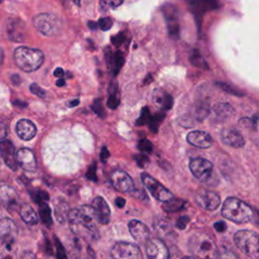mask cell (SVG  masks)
Masks as SVG:
<instances>
[{
	"mask_svg": "<svg viewBox=\"0 0 259 259\" xmlns=\"http://www.w3.org/2000/svg\"><path fill=\"white\" fill-rule=\"evenodd\" d=\"M218 232H224L226 230V224L224 222H218L213 226Z\"/></svg>",
	"mask_w": 259,
	"mask_h": 259,
	"instance_id": "681fc988",
	"label": "cell"
},
{
	"mask_svg": "<svg viewBox=\"0 0 259 259\" xmlns=\"http://www.w3.org/2000/svg\"><path fill=\"white\" fill-rule=\"evenodd\" d=\"M113 259H143L141 249L128 242H116L111 248Z\"/></svg>",
	"mask_w": 259,
	"mask_h": 259,
	"instance_id": "ba28073f",
	"label": "cell"
},
{
	"mask_svg": "<svg viewBox=\"0 0 259 259\" xmlns=\"http://www.w3.org/2000/svg\"><path fill=\"white\" fill-rule=\"evenodd\" d=\"M54 75L56 76V77H63V75H64V71H63V69L62 68H57L55 71H54Z\"/></svg>",
	"mask_w": 259,
	"mask_h": 259,
	"instance_id": "816d5d0a",
	"label": "cell"
},
{
	"mask_svg": "<svg viewBox=\"0 0 259 259\" xmlns=\"http://www.w3.org/2000/svg\"><path fill=\"white\" fill-rule=\"evenodd\" d=\"M119 104V98L116 94V91H113L110 93L108 99H107V106L111 109H114L117 107V105Z\"/></svg>",
	"mask_w": 259,
	"mask_h": 259,
	"instance_id": "ab89813d",
	"label": "cell"
},
{
	"mask_svg": "<svg viewBox=\"0 0 259 259\" xmlns=\"http://www.w3.org/2000/svg\"><path fill=\"white\" fill-rule=\"evenodd\" d=\"M17 136L24 141H29L34 138L36 134V127L32 121L29 119H19L15 127Z\"/></svg>",
	"mask_w": 259,
	"mask_h": 259,
	"instance_id": "d6986e66",
	"label": "cell"
},
{
	"mask_svg": "<svg viewBox=\"0 0 259 259\" xmlns=\"http://www.w3.org/2000/svg\"><path fill=\"white\" fill-rule=\"evenodd\" d=\"M189 169L193 176L203 183H208L214 175L212 164L203 158H192L189 162Z\"/></svg>",
	"mask_w": 259,
	"mask_h": 259,
	"instance_id": "52a82bcc",
	"label": "cell"
},
{
	"mask_svg": "<svg viewBox=\"0 0 259 259\" xmlns=\"http://www.w3.org/2000/svg\"><path fill=\"white\" fill-rule=\"evenodd\" d=\"M88 26H89L91 29H96L97 26H99V25H98V23H96V22L89 21V22H88Z\"/></svg>",
	"mask_w": 259,
	"mask_h": 259,
	"instance_id": "db71d44e",
	"label": "cell"
},
{
	"mask_svg": "<svg viewBox=\"0 0 259 259\" xmlns=\"http://www.w3.org/2000/svg\"><path fill=\"white\" fill-rule=\"evenodd\" d=\"M83 259H90L89 257H86V258H83Z\"/></svg>",
	"mask_w": 259,
	"mask_h": 259,
	"instance_id": "94428289",
	"label": "cell"
},
{
	"mask_svg": "<svg viewBox=\"0 0 259 259\" xmlns=\"http://www.w3.org/2000/svg\"><path fill=\"white\" fill-rule=\"evenodd\" d=\"M141 178H142V181L145 184V186L151 192V194L158 200L167 202V201L173 199V194L166 187H164L162 184H160L156 179H154L149 174L142 173Z\"/></svg>",
	"mask_w": 259,
	"mask_h": 259,
	"instance_id": "9c48e42d",
	"label": "cell"
},
{
	"mask_svg": "<svg viewBox=\"0 0 259 259\" xmlns=\"http://www.w3.org/2000/svg\"><path fill=\"white\" fill-rule=\"evenodd\" d=\"M146 255L148 259H170L169 250L160 239H150L146 243Z\"/></svg>",
	"mask_w": 259,
	"mask_h": 259,
	"instance_id": "8fae6325",
	"label": "cell"
},
{
	"mask_svg": "<svg viewBox=\"0 0 259 259\" xmlns=\"http://www.w3.org/2000/svg\"><path fill=\"white\" fill-rule=\"evenodd\" d=\"M186 141L197 148H209L212 145V139L211 137L206 133L202 131H193L190 132L186 136Z\"/></svg>",
	"mask_w": 259,
	"mask_h": 259,
	"instance_id": "e0dca14e",
	"label": "cell"
},
{
	"mask_svg": "<svg viewBox=\"0 0 259 259\" xmlns=\"http://www.w3.org/2000/svg\"><path fill=\"white\" fill-rule=\"evenodd\" d=\"M168 30H169V34L173 37H177L179 34V25L176 21V19L174 20H168Z\"/></svg>",
	"mask_w": 259,
	"mask_h": 259,
	"instance_id": "8d00e7d4",
	"label": "cell"
},
{
	"mask_svg": "<svg viewBox=\"0 0 259 259\" xmlns=\"http://www.w3.org/2000/svg\"><path fill=\"white\" fill-rule=\"evenodd\" d=\"M184 201L181 200V199H171L169 201H167L163 208L166 210V211H169V212H174V211H178L180 209L183 208L184 206Z\"/></svg>",
	"mask_w": 259,
	"mask_h": 259,
	"instance_id": "f1b7e54d",
	"label": "cell"
},
{
	"mask_svg": "<svg viewBox=\"0 0 259 259\" xmlns=\"http://www.w3.org/2000/svg\"><path fill=\"white\" fill-rule=\"evenodd\" d=\"M163 117H164V114L162 113H156L154 116H151L149 124L152 132H157L160 122L163 120Z\"/></svg>",
	"mask_w": 259,
	"mask_h": 259,
	"instance_id": "d6a6232c",
	"label": "cell"
},
{
	"mask_svg": "<svg viewBox=\"0 0 259 259\" xmlns=\"http://www.w3.org/2000/svg\"><path fill=\"white\" fill-rule=\"evenodd\" d=\"M154 227H155V229H156V232H157L160 236L165 237V236H169L170 233H172V228H171V226H170L169 223H168L166 220H164V219H161V220H159L158 222H156V223L154 224Z\"/></svg>",
	"mask_w": 259,
	"mask_h": 259,
	"instance_id": "83f0119b",
	"label": "cell"
},
{
	"mask_svg": "<svg viewBox=\"0 0 259 259\" xmlns=\"http://www.w3.org/2000/svg\"><path fill=\"white\" fill-rule=\"evenodd\" d=\"M54 204H55L56 218L59 222L63 223L65 221V219L68 218V214H69V211H70L68 209V203L62 198H57L54 201Z\"/></svg>",
	"mask_w": 259,
	"mask_h": 259,
	"instance_id": "484cf974",
	"label": "cell"
},
{
	"mask_svg": "<svg viewBox=\"0 0 259 259\" xmlns=\"http://www.w3.org/2000/svg\"><path fill=\"white\" fill-rule=\"evenodd\" d=\"M162 10H163L164 16L167 19V21L168 20L176 19V17H177V10H176L175 6H173L171 4H168V5H165Z\"/></svg>",
	"mask_w": 259,
	"mask_h": 259,
	"instance_id": "4dcf8cb0",
	"label": "cell"
},
{
	"mask_svg": "<svg viewBox=\"0 0 259 259\" xmlns=\"http://www.w3.org/2000/svg\"><path fill=\"white\" fill-rule=\"evenodd\" d=\"M55 244H56V250H57V259H68L66 255L65 247L62 245V243L58 238H55Z\"/></svg>",
	"mask_w": 259,
	"mask_h": 259,
	"instance_id": "74e56055",
	"label": "cell"
},
{
	"mask_svg": "<svg viewBox=\"0 0 259 259\" xmlns=\"http://www.w3.org/2000/svg\"><path fill=\"white\" fill-rule=\"evenodd\" d=\"M19 214H20L21 219L29 226L36 225L38 223V218H37L34 209L27 203L20 205Z\"/></svg>",
	"mask_w": 259,
	"mask_h": 259,
	"instance_id": "d4e9b609",
	"label": "cell"
},
{
	"mask_svg": "<svg viewBox=\"0 0 259 259\" xmlns=\"http://www.w3.org/2000/svg\"><path fill=\"white\" fill-rule=\"evenodd\" d=\"M188 221H189V219H188L187 217H180V218L177 220L176 226H177L180 230H183V229H185V227H186Z\"/></svg>",
	"mask_w": 259,
	"mask_h": 259,
	"instance_id": "7dc6e473",
	"label": "cell"
},
{
	"mask_svg": "<svg viewBox=\"0 0 259 259\" xmlns=\"http://www.w3.org/2000/svg\"><path fill=\"white\" fill-rule=\"evenodd\" d=\"M12 80H19V77H18L17 75H14V76L12 77ZM13 83H14V84H19V81H17V82H16V81H13Z\"/></svg>",
	"mask_w": 259,
	"mask_h": 259,
	"instance_id": "9f6ffc18",
	"label": "cell"
},
{
	"mask_svg": "<svg viewBox=\"0 0 259 259\" xmlns=\"http://www.w3.org/2000/svg\"><path fill=\"white\" fill-rule=\"evenodd\" d=\"M136 162L138 163V165L142 168H145L149 165L150 163V160L149 158L145 155V154H141V155H136Z\"/></svg>",
	"mask_w": 259,
	"mask_h": 259,
	"instance_id": "b9f144b4",
	"label": "cell"
},
{
	"mask_svg": "<svg viewBox=\"0 0 259 259\" xmlns=\"http://www.w3.org/2000/svg\"><path fill=\"white\" fill-rule=\"evenodd\" d=\"M34 27L45 35H56L62 28V20L52 13H40L33 17Z\"/></svg>",
	"mask_w": 259,
	"mask_h": 259,
	"instance_id": "8992f818",
	"label": "cell"
},
{
	"mask_svg": "<svg viewBox=\"0 0 259 259\" xmlns=\"http://www.w3.org/2000/svg\"><path fill=\"white\" fill-rule=\"evenodd\" d=\"M128 230L133 238L141 244H145L150 240V230L149 228L138 220H133L128 223Z\"/></svg>",
	"mask_w": 259,
	"mask_h": 259,
	"instance_id": "5bb4252c",
	"label": "cell"
},
{
	"mask_svg": "<svg viewBox=\"0 0 259 259\" xmlns=\"http://www.w3.org/2000/svg\"><path fill=\"white\" fill-rule=\"evenodd\" d=\"M17 237V228L14 222L8 218H2L0 222V239L2 245L7 249L11 250L13 243Z\"/></svg>",
	"mask_w": 259,
	"mask_h": 259,
	"instance_id": "30bf717a",
	"label": "cell"
},
{
	"mask_svg": "<svg viewBox=\"0 0 259 259\" xmlns=\"http://www.w3.org/2000/svg\"><path fill=\"white\" fill-rule=\"evenodd\" d=\"M110 181L113 187L120 192H130L135 188L132 177L121 170H115L110 175Z\"/></svg>",
	"mask_w": 259,
	"mask_h": 259,
	"instance_id": "4fadbf2b",
	"label": "cell"
},
{
	"mask_svg": "<svg viewBox=\"0 0 259 259\" xmlns=\"http://www.w3.org/2000/svg\"><path fill=\"white\" fill-rule=\"evenodd\" d=\"M217 259H241V258L238 255H236V253H234L233 251L224 249L219 252Z\"/></svg>",
	"mask_w": 259,
	"mask_h": 259,
	"instance_id": "f35d334b",
	"label": "cell"
},
{
	"mask_svg": "<svg viewBox=\"0 0 259 259\" xmlns=\"http://www.w3.org/2000/svg\"><path fill=\"white\" fill-rule=\"evenodd\" d=\"M56 84H57V86H59V87H62V86H64V85L66 84V82H65V79H63V78H60V79H58V80H57V82H56Z\"/></svg>",
	"mask_w": 259,
	"mask_h": 259,
	"instance_id": "f5cc1de1",
	"label": "cell"
},
{
	"mask_svg": "<svg viewBox=\"0 0 259 259\" xmlns=\"http://www.w3.org/2000/svg\"><path fill=\"white\" fill-rule=\"evenodd\" d=\"M2 259H13L10 255H2Z\"/></svg>",
	"mask_w": 259,
	"mask_h": 259,
	"instance_id": "6f0895ef",
	"label": "cell"
},
{
	"mask_svg": "<svg viewBox=\"0 0 259 259\" xmlns=\"http://www.w3.org/2000/svg\"><path fill=\"white\" fill-rule=\"evenodd\" d=\"M96 167H95V165L93 164V165H91L90 167H89V169H88V171H87V178H89L90 180H92V181H96L97 180V178H96Z\"/></svg>",
	"mask_w": 259,
	"mask_h": 259,
	"instance_id": "bcb514c9",
	"label": "cell"
},
{
	"mask_svg": "<svg viewBox=\"0 0 259 259\" xmlns=\"http://www.w3.org/2000/svg\"><path fill=\"white\" fill-rule=\"evenodd\" d=\"M68 222L72 232L82 240L96 241L99 238L97 213L92 205H82L69 211Z\"/></svg>",
	"mask_w": 259,
	"mask_h": 259,
	"instance_id": "6da1fadb",
	"label": "cell"
},
{
	"mask_svg": "<svg viewBox=\"0 0 259 259\" xmlns=\"http://www.w3.org/2000/svg\"><path fill=\"white\" fill-rule=\"evenodd\" d=\"M111 39H112V44H113L114 46L119 47V46L123 42V40L125 39V34H124L123 32H119L118 34L114 35Z\"/></svg>",
	"mask_w": 259,
	"mask_h": 259,
	"instance_id": "f6af8a7d",
	"label": "cell"
},
{
	"mask_svg": "<svg viewBox=\"0 0 259 259\" xmlns=\"http://www.w3.org/2000/svg\"><path fill=\"white\" fill-rule=\"evenodd\" d=\"M1 199L2 203L8 209H11V207L17 204V194L15 190L8 185L1 186Z\"/></svg>",
	"mask_w": 259,
	"mask_h": 259,
	"instance_id": "603a6c76",
	"label": "cell"
},
{
	"mask_svg": "<svg viewBox=\"0 0 259 259\" xmlns=\"http://www.w3.org/2000/svg\"><path fill=\"white\" fill-rule=\"evenodd\" d=\"M98 25L102 30H108L112 26V20L109 17H102L99 19Z\"/></svg>",
	"mask_w": 259,
	"mask_h": 259,
	"instance_id": "60d3db41",
	"label": "cell"
},
{
	"mask_svg": "<svg viewBox=\"0 0 259 259\" xmlns=\"http://www.w3.org/2000/svg\"><path fill=\"white\" fill-rule=\"evenodd\" d=\"M138 147H139L141 152L147 153V154L151 153L152 150H153V144L149 140H147V139L140 140L139 143H138Z\"/></svg>",
	"mask_w": 259,
	"mask_h": 259,
	"instance_id": "d590c367",
	"label": "cell"
},
{
	"mask_svg": "<svg viewBox=\"0 0 259 259\" xmlns=\"http://www.w3.org/2000/svg\"><path fill=\"white\" fill-rule=\"evenodd\" d=\"M92 206L94 207L99 223L102 225H106L110 221V208L107 202L101 196H96L92 201Z\"/></svg>",
	"mask_w": 259,
	"mask_h": 259,
	"instance_id": "ffe728a7",
	"label": "cell"
},
{
	"mask_svg": "<svg viewBox=\"0 0 259 259\" xmlns=\"http://www.w3.org/2000/svg\"><path fill=\"white\" fill-rule=\"evenodd\" d=\"M30 92L33 93L34 95L38 96V97H41V98L46 96L45 90H44L42 88H40V87H39L37 84H35V83H33V84L30 85Z\"/></svg>",
	"mask_w": 259,
	"mask_h": 259,
	"instance_id": "7bdbcfd3",
	"label": "cell"
},
{
	"mask_svg": "<svg viewBox=\"0 0 259 259\" xmlns=\"http://www.w3.org/2000/svg\"><path fill=\"white\" fill-rule=\"evenodd\" d=\"M236 246L247 256L259 258V236L249 230H242L234 235Z\"/></svg>",
	"mask_w": 259,
	"mask_h": 259,
	"instance_id": "5b68a950",
	"label": "cell"
},
{
	"mask_svg": "<svg viewBox=\"0 0 259 259\" xmlns=\"http://www.w3.org/2000/svg\"><path fill=\"white\" fill-rule=\"evenodd\" d=\"M76 5H80V0H72Z\"/></svg>",
	"mask_w": 259,
	"mask_h": 259,
	"instance_id": "680465c9",
	"label": "cell"
},
{
	"mask_svg": "<svg viewBox=\"0 0 259 259\" xmlns=\"http://www.w3.org/2000/svg\"><path fill=\"white\" fill-rule=\"evenodd\" d=\"M195 202L202 208L206 210H214L221 203V198L218 193L201 189L196 192L195 194Z\"/></svg>",
	"mask_w": 259,
	"mask_h": 259,
	"instance_id": "7c38bea8",
	"label": "cell"
},
{
	"mask_svg": "<svg viewBox=\"0 0 259 259\" xmlns=\"http://www.w3.org/2000/svg\"><path fill=\"white\" fill-rule=\"evenodd\" d=\"M39 214L42 223L47 226L52 225V217H51V210L50 207L46 202L39 203Z\"/></svg>",
	"mask_w": 259,
	"mask_h": 259,
	"instance_id": "f546056e",
	"label": "cell"
},
{
	"mask_svg": "<svg viewBox=\"0 0 259 259\" xmlns=\"http://www.w3.org/2000/svg\"><path fill=\"white\" fill-rule=\"evenodd\" d=\"M150 119H151V114H150L149 108L148 107H144L142 109L140 117L137 120V125H144L146 123H149Z\"/></svg>",
	"mask_w": 259,
	"mask_h": 259,
	"instance_id": "1f68e13d",
	"label": "cell"
},
{
	"mask_svg": "<svg viewBox=\"0 0 259 259\" xmlns=\"http://www.w3.org/2000/svg\"><path fill=\"white\" fill-rule=\"evenodd\" d=\"M222 214L234 223L244 224L254 219L255 211L243 200L237 197H228L223 203Z\"/></svg>",
	"mask_w": 259,
	"mask_h": 259,
	"instance_id": "3957f363",
	"label": "cell"
},
{
	"mask_svg": "<svg viewBox=\"0 0 259 259\" xmlns=\"http://www.w3.org/2000/svg\"><path fill=\"white\" fill-rule=\"evenodd\" d=\"M108 157H109V152H108V150L106 149V147H103V148H102V151H101V154H100L101 161H102V162H106Z\"/></svg>",
	"mask_w": 259,
	"mask_h": 259,
	"instance_id": "c3c4849f",
	"label": "cell"
},
{
	"mask_svg": "<svg viewBox=\"0 0 259 259\" xmlns=\"http://www.w3.org/2000/svg\"><path fill=\"white\" fill-rule=\"evenodd\" d=\"M0 151H1V157L4 163L11 170H16L18 163H17L16 152L13 144L8 140H2L0 144Z\"/></svg>",
	"mask_w": 259,
	"mask_h": 259,
	"instance_id": "9a60e30c",
	"label": "cell"
},
{
	"mask_svg": "<svg viewBox=\"0 0 259 259\" xmlns=\"http://www.w3.org/2000/svg\"><path fill=\"white\" fill-rule=\"evenodd\" d=\"M190 61H191V63H192L194 66H196V67H199V68H206L205 62L203 61L202 57L199 55V53H198L197 51H193V54L191 55Z\"/></svg>",
	"mask_w": 259,
	"mask_h": 259,
	"instance_id": "836d02e7",
	"label": "cell"
},
{
	"mask_svg": "<svg viewBox=\"0 0 259 259\" xmlns=\"http://www.w3.org/2000/svg\"><path fill=\"white\" fill-rule=\"evenodd\" d=\"M188 249L196 259H217L220 250L214 240L205 233H195L188 241Z\"/></svg>",
	"mask_w": 259,
	"mask_h": 259,
	"instance_id": "7a4b0ae2",
	"label": "cell"
},
{
	"mask_svg": "<svg viewBox=\"0 0 259 259\" xmlns=\"http://www.w3.org/2000/svg\"><path fill=\"white\" fill-rule=\"evenodd\" d=\"M17 163L26 171H34L36 169V159L32 150L21 148L16 152Z\"/></svg>",
	"mask_w": 259,
	"mask_h": 259,
	"instance_id": "2e32d148",
	"label": "cell"
},
{
	"mask_svg": "<svg viewBox=\"0 0 259 259\" xmlns=\"http://www.w3.org/2000/svg\"><path fill=\"white\" fill-rule=\"evenodd\" d=\"M109 48H106V53H105V57H106V61L108 64V68L114 73L117 74L118 71L120 70V68L122 67L123 63H124V56L122 53L120 52H115V53H110Z\"/></svg>",
	"mask_w": 259,
	"mask_h": 259,
	"instance_id": "44dd1931",
	"label": "cell"
},
{
	"mask_svg": "<svg viewBox=\"0 0 259 259\" xmlns=\"http://www.w3.org/2000/svg\"><path fill=\"white\" fill-rule=\"evenodd\" d=\"M213 112L218 118L225 120L234 114V108L228 103H219L213 107Z\"/></svg>",
	"mask_w": 259,
	"mask_h": 259,
	"instance_id": "4316f807",
	"label": "cell"
},
{
	"mask_svg": "<svg viewBox=\"0 0 259 259\" xmlns=\"http://www.w3.org/2000/svg\"><path fill=\"white\" fill-rule=\"evenodd\" d=\"M92 108H93V110L95 111V113H97V114L100 115L101 117L104 116V110H103V106H102V103H101V100H100V99L95 100L94 104L92 105Z\"/></svg>",
	"mask_w": 259,
	"mask_h": 259,
	"instance_id": "ee69618b",
	"label": "cell"
},
{
	"mask_svg": "<svg viewBox=\"0 0 259 259\" xmlns=\"http://www.w3.org/2000/svg\"><path fill=\"white\" fill-rule=\"evenodd\" d=\"M24 24L19 22L18 20H13V22H9L7 25V34L10 39L13 41H22L25 38Z\"/></svg>",
	"mask_w": 259,
	"mask_h": 259,
	"instance_id": "7402d4cb",
	"label": "cell"
},
{
	"mask_svg": "<svg viewBox=\"0 0 259 259\" xmlns=\"http://www.w3.org/2000/svg\"><path fill=\"white\" fill-rule=\"evenodd\" d=\"M115 204H116L117 207L121 208V207H123L124 204H125V199L122 198V197H117V198L115 199Z\"/></svg>",
	"mask_w": 259,
	"mask_h": 259,
	"instance_id": "f907efd6",
	"label": "cell"
},
{
	"mask_svg": "<svg viewBox=\"0 0 259 259\" xmlns=\"http://www.w3.org/2000/svg\"><path fill=\"white\" fill-rule=\"evenodd\" d=\"M182 259H196L195 257H183Z\"/></svg>",
	"mask_w": 259,
	"mask_h": 259,
	"instance_id": "91938a15",
	"label": "cell"
},
{
	"mask_svg": "<svg viewBox=\"0 0 259 259\" xmlns=\"http://www.w3.org/2000/svg\"><path fill=\"white\" fill-rule=\"evenodd\" d=\"M153 98L155 102L161 106L163 109H170L173 105V98L170 94L166 93L164 90L156 89L153 93Z\"/></svg>",
	"mask_w": 259,
	"mask_h": 259,
	"instance_id": "cb8c5ba5",
	"label": "cell"
},
{
	"mask_svg": "<svg viewBox=\"0 0 259 259\" xmlns=\"http://www.w3.org/2000/svg\"><path fill=\"white\" fill-rule=\"evenodd\" d=\"M122 2H123V0H99L100 6H101L103 9H112V8H116V7H118Z\"/></svg>",
	"mask_w": 259,
	"mask_h": 259,
	"instance_id": "e575fe53",
	"label": "cell"
},
{
	"mask_svg": "<svg viewBox=\"0 0 259 259\" xmlns=\"http://www.w3.org/2000/svg\"><path fill=\"white\" fill-rule=\"evenodd\" d=\"M16 66L25 72L37 70L44 63V54L37 49L28 47H18L13 54Z\"/></svg>",
	"mask_w": 259,
	"mask_h": 259,
	"instance_id": "277c9868",
	"label": "cell"
},
{
	"mask_svg": "<svg viewBox=\"0 0 259 259\" xmlns=\"http://www.w3.org/2000/svg\"><path fill=\"white\" fill-rule=\"evenodd\" d=\"M221 140L228 146L233 148H242L245 145V139L235 128H225L221 133Z\"/></svg>",
	"mask_w": 259,
	"mask_h": 259,
	"instance_id": "ac0fdd59",
	"label": "cell"
},
{
	"mask_svg": "<svg viewBox=\"0 0 259 259\" xmlns=\"http://www.w3.org/2000/svg\"><path fill=\"white\" fill-rule=\"evenodd\" d=\"M78 104H79V100L76 99V100L71 101V102L69 103V106H76V105H78Z\"/></svg>",
	"mask_w": 259,
	"mask_h": 259,
	"instance_id": "11a10c76",
	"label": "cell"
}]
</instances>
